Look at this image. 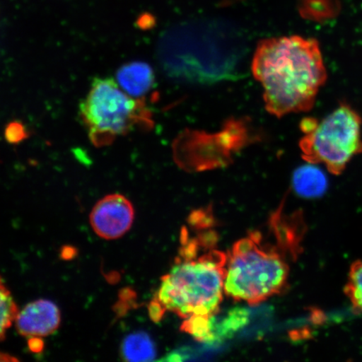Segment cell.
<instances>
[{
  "label": "cell",
  "instance_id": "obj_1",
  "mask_svg": "<svg viewBox=\"0 0 362 362\" xmlns=\"http://www.w3.org/2000/svg\"><path fill=\"white\" fill-rule=\"evenodd\" d=\"M252 72L264 88L267 111L279 119L310 111L327 80L319 42L300 35L261 40Z\"/></svg>",
  "mask_w": 362,
  "mask_h": 362
},
{
  "label": "cell",
  "instance_id": "obj_2",
  "mask_svg": "<svg viewBox=\"0 0 362 362\" xmlns=\"http://www.w3.org/2000/svg\"><path fill=\"white\" fill-rule=\"evenodd\" d=\"M214 232L192 237L187 228L175 265L161 279L149 305L152 319L158 321L167 311L182 318H214L223 301L228 255L215 247Z\"/></svg>",
  "mask_w": 362,
  "mask_h": 362
},
{
  "label": "cell",
  "instance_id": "obj_3",
  "mask_svg": "<svg viewBox=\"0 0 362 362\" xmlns=\"http://www.w3.org/2000/svg\"><path fill=\"white\" fill-rule=\"evenodd\" d=\"M247 47L236 33L216 26H191L163 36L157 57L170 78L192 84L234 79Z\"/></svg>",
  "mask_w": 362,
  "mask_h": 362
},
{
  "label": "cell",
  "instance_id": "obj_4",
  "mask_svg": "<svg viewBox=\"0 0 362 362\" xmlns=\"http://www.w3.org/2000/svg\"><path fill=\"white\" fill-rule=\"evenodd\" d=\"M289 268L282 252L253 232L228 253L224 293L234 300L260 304L286 286Z\"/></svg>",
  "mask_w": 362,
  "mask_h": 362
},
{
  "label": "cell",
  "instance_id": "obj_5",
  "mask_svg": "<svg viewBox=\"0 0 362 362\" xmlns=\"http://www.w3.org/2000/svg\"><path fill=\"white\" fill-rule=\"evenodd\" d=\"M81 121L98 148L110 146L135 128L151 129L152 112L146 102L127 94L112 78H96L80 105Z\"/></svg>",
  "mask_w": 362,
  "mask_h": 362
},
{
  "label": "cell",
  "instance_id": "obj_6",
  "mask_svg": "<svg viewBox=\"0 0 362 362\" xmlns=\"http://www.w3.org/2000/svg\"><path fill=\"white\" fill-rule=\"evenodd\" d=\"M361 124L359 113L346 103L321 121L307 117L300 125L302 158L341 175L352 158L362 153Z\"/></svg>",
  "mask_w": 362,
  "mask_h": 362
},
{
  "label": "cell",
  "instance_id": "obj_7",
  "mask_svg": "<svg viewBox=\"0 0 362 362\" xmlns=\"http://www.w3.org/2000/svg\"><path fill=\"white\" fill-rule=\"evenodd\" d=\"M134 220L132 203L123 194H111L104 197L93 208L90 224L94 233L105 240L123 237Z\"/></svg>",
  "mask_w": 362,
  "mask_h": 362
},
{
  "label": "cell",
  "instance_id": "obj_8",
  "mask_svg": "<svg viewBox=\"0 0 362 362\" xmlns=\"http://www.w3.org/2000/svg\"><path fill=\"white\" fill-rule=\"evenodd\" d=\"M15 322L21 336L42 338L53 334L60 327L61 313L52 301L40 300L18 312Z\"/></svg>",
  "mask_w": 362,
  "mask_h": 362
},
{
  "label": "cell",
  "instance_id": "obj_9",
  "mask_svg": "<svg viewBox=\"0 0 362 362\" xmlns=\"http://www.w3.org/2000/svg\"><path fill=\"white\" fill-rule=\"evenodd\" d=\"M117 83L129 96L140 98L147 94L155 84L153 68L143 62L126 63L117 71Z\"/></svg>",
  "mask_w": 362,
  "mask_h": 362
},
{
  "label": "cell",
  "instance_id": "obj_10",
  "mask_svg": "<svg viewBox=\"0 0 362 362\" xmlns=\"http://www.w3.org/2000/svg\"><path fill=\"white\" fill-rule=\"evenodd\" d=\"M304 165L297 169L293 175V187L303 197L313 198L322 194L327 188L325 175L315 165Z\"/></svg>",
  "mask_w": 362,
  "mask_h": 362
},
{
  "label": "cell",
  "instance_id": "obj_11",
  "mask_svg": "<svg viewBox=\"0 0 362 362\" xmlns=\"http://www.w3.org/2000/svg\"><path fill=\"white\" fill-rule=\"evenodd\" d=\"M122 351L127 361H152L156 356V347L147 334L138 332L130 334L124 339Z\"/></svg>",
  "mask_w": 362,
  "mask_h": 362
},
{
  "label": "cell",
  "instance_id": "obj_12",
  "mask_svg": "<svg viewBox=\"0 0 362 362\" xmlns=\"http://www.w3.org/2000/svg\"><path fill=\"white\" fill-rule=\"evenodd\" d=\"M353 310L362 314V261L353 262L344 289Z\"/></svg>",
  "mask_w": 362,
  "mask_h": 362
},
{
  "label": "cell",
  "instance_id": "obj_13",
  "mask_svg": "<svg viewBox=\"0 0 362 362\" xmlns=\"http://www.w3.org/2000/svg\"><path fill=\"white\" fill-rule=\"evenodd\" d=\"M18 312L11 292L0 278V339L15 322Z\"/></svg>",
  "mask_w": 362,
  "mask_h": 362
},
{
  "label": "cell",
  "instance_id": "obj_14",
  "mask_svg": "<svg viewBox=\"0 0 362 362\" xmlns=\"http://www.w3.org/2000/svg\"><path fill=\"white\" fill-rule=\"evenodd\" d=\"M4 134L8 143L19 144L27 138L28 134L24 125L15 121L7 125Z\"/></svg>",
  "mask_w": 362,
  "mask_h": 362
},
{
  "label": "cell",
  "instance_id": "obj_15",
  "mask_svg": "<svg viewBox=\"0 0 362 362\" xmlns=\"http://www.w3.org/2000/svg\"><path fill=\"white\" fill-rule=\"evenodd\" d=\"M17 359L6 353L0 352V361H16Z\"/></svg>",
  "mask_w": 362,
  "mask_h": 362
}]
</instances>
